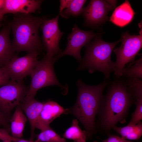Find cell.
<instances>
[{"label": "cell", "mask_w": 142, "mask_h": 142, "mask_svg": "<svg viewBox=\"0 0 142 142\" xmlns=\"http://www.w3.org/2000/svg\"><path fill=\"white\" fill-rule=\"evenodd\" d=\"M116 0H92L83 8L82 13L85 25L94 27L106 22L108 12L116 7Z\"/></svg>", "instance_id": "cell-9"}, {"label": "cell", "mask_w": 142, "mask_h": 142, "mask_svg": "<svg viewBox=\"0 0 142 142\" xmlns=\"http://www.w3.org/2000/svg\"><path fill=\"white\" fill-rule=\"evenodd\" d=\"M112 129L126 140H137L142 135V123L141 121L134 125H128L123 127L115 126Z\"/></svg>", "instance_id": "cell-18"}, {"label": "cell", "mask_w": 142, "mask_h": 142, "mask_svg": "<svg viewBox=\"0 0 142 142\" xmlns=\"http://www.w3.org/2000/svg\"><path fill=\"white\" fill-rule=\"evenodd\" d=\"M29 86L23 81L10 80L6 84L0 87V110L10 117L11 111L19 105L26 96Z\"/></svg>", "instance_id": "cell-7"}, {"label": "cell", "mask_w": 142, "mask_h": 142, "mask_svg": "<svg viewBox=\"0 0 142 142\" xmlns=\"http://www.w3.org/2000/svg\"><path fill=\"white\" fill-rule=\"evenodd\" d=\"M4 15V14L2 9H0V21L3 18Z\"/></svg>", "instance_id": "cell-31"}, {"label": "cell", "mask_w": 142, "mask_h": 142, "mask_svg": "<svg viewBox=\"0 0 142 142\" xmlns=\"http://www.w3.org/2000/svg\"><path fill=\"white\" fill-rule=\"evenodd\" d=\"M5 0H0V9L3 8L5 4Z\"/></svg>", "instance_id": "cell-30"}, {"label": "cell", "mask_w": 142, "mask_h": 142, "mask_svg": "<svg viewBox=\"0 0 142 142\" xmlns=\"http://www.w3.org/2000/svg\"><path fill=\"white\" fill-rule=\"evenodd\" d=\"M142 30L139 34L131 35L128 32L121 35V46L114 49L116 56L114 71L115 77L122 76V71L128 63L134 61L142 47Z\"/></svg>", "instance_id": "cell-6"}, {"label": "cell", "mask_w": 142, "mask_h": 142, "mask_svg": "<svg viewBox=\"0 0 142 142\" xmlns=\"http://www.w3.org/2000/svg\"><path fill=\"white\" fill-rule=\"evenodd\" d=\"M34 97L26 96L19 106L26 114L31 127L30 138L34 139L36 126L39 118L43 105Z\"/></svg>", "instance_id": "cell-13"}, {"label": "cell", "mask_w": 142, "mask_h": 142, "mask_svg": "<svg viewBox=\"0 0 142 142\" xmlns=\"http://www.w3.org/2000/svg\"><path fill=\"white\" fill-rule=\"evenodd\" d=\"M108 138L102 141V142H133L124 138L115 135L109 134ZM94 142H97L94 141Z\"/></svg>", "instance_id": "cell-25"}, {"label": "cell", "mask_w": 142, "mask_h": 142, "mask_svg": "<svg viewBox=\"0 0 142 142\" xmlns=\"http://www.w3.org/2000/svg\"><path fill=\"white\" fill-rule=\"evenodd\" d=\"M57 60L55 57H50L46 55L42 59L38 60L29 75L31 82L27 96L35 97L39 89L51 85L59 86L63 94L67 93V85H63L59 83L54 72V65Z\"/></svg>", "instance_id": "cell-5"}, {"label": "cell", "mask_w": 142, "mask_h": 142, "mask_svg": "<svg viewBox=\"0 0 142 142\" xmlns=\"http://www.w3.org/2000/svg\"><path fill=\"white\" fill-rule=\"evenodd\" d=\"M131 65L124 68L122 71V76L142 79V57L133 61Z\"/></svg>", "instance_id": "cell-22"}, {"label": "cell", "mask_w": 142, "mask_h": 142, "mask_svg": "<svg viewBox=\"0 0 142 142\" xmlns=\"http://www.w3.org/2000/svg\"><path fill=\"white\" fill-rule=\"evenodd\" d=\"M11 117L5 115L0 110V125L3 126L9 132H10Z\"/></svg>", "instance_id": "cell-24"}, {"label": "cell", "mask_w": 142, "mask_h": 142, "mask_svg": "<svg viewBox=\"0 0 142 142\" xmlns=\"http://www.w3.org/2000/svg\"><path fill=\"white\" fill-rule=\"evenodd\" d=\"M72 1V0H60L59 13L69 6Z\"/></svg>", "instance_id": "cell-28"}, {"label": "cell", "mask_w": 142, "mask_h": 142, "mask_svg": "<svg viewBox=\"0 0 142 142\" xmlns=\"http://www.w3.org/2000/svg\"><path fill=\"white\" fill-rule=\"evenodd\" d=\"M9 26L0 32V67H4L16 54L9 38Z\"/></svg>", "instance_id": "cell-16"}, {"label": "cell", "mask_w": 142, "mask_h": 142, "mask_svg": "<svg viewBox=\"0 0 142 142\" xmlns=\"http://www.w3.org/2000/svg\"><path fill=\"white\" fill-rule=\"evenodd\" d=\"M135 14L129 1L126 0L114 9L109 21L115 25L122 27L132 21Z\"/></svg>", "instance_id": "cell-15"}, {"label": "cell", "mask_w": 142, "mask_h": 142, "mask_svg": "<svg viewBox=\"0 0 142 142\" xmlns=\"http://www.w3.org/2000/svg\"><path fill=\"white\" fill-rule=\"evenodd\" d=\"M108 81L104 79L100 83L93 86L85 84L80 79L76 82L78 89L77 101L73 107L67 109L66 114H72L80 121L85 129L88 139H92L97 133L96 118Z\"/></svg>", "instance_id": "cell-2"}, {"label": "cell", "mask_w": 142, "mask_h": 142, "mask_svg": "<svg viewBox=\"0 0 142 142\" xmlns=\"http://www.w3.org/2000/svg\"><path fill=\"white\" fill-rule=\"evenodd\" d=\"M35 142H36L35 141Z\"/></svg>", "instance_id": "cell-33"}, {"label": "cell", "mask_w": 142, "mask_h": 142, "mask_svg": "<svg viewBox=\"0 0 142 142\" xmlns=\"http://www.w3.org/2000/svg\"><path fill=\"white\" fill-rule=\"evenodd\" d=\"M27 120L19 106H17L10 119V132L13 137L21 139L23 137V131Z\"/></svg>", "instance_id": "cell-17"}, {"label": "cell", "mask_w": 142, "mask_h": 142, "mask_svg": "<svg viewBox=\"0 0 142 142\" xmlns=\"http://www.w3.org/2000/svg\"><path fill=\"white\" fill-rule=\"evenodd\" d=\"M13 142H35L34 139L30 138L29 140H25L21 138L18 139L17 140L12 141Z\"/></svg>", "instance_id": "cell-29"}, {"label": "cell", "mask_w": 142, "mask_h": 142, "mask_svg": "<svg viewBox=\"0 0 142 142\" xmlns=\"http://www.w3.org/2000/svg\"><path fill=\"white\" fill-rule=\"evenodd\" d=\"M42 2L39 0H5L2 9L4 14L35 13L40 9Z\"/></svg>", "instance_id": "cell-14"}, {"label": "cell", "mask_w": 142, "mask_h": 142, "mask_svg": "<svg viewBox=\"0 0 142 142\" xmlns=\"http://www.w3.org/2000/svg\"><path fill=\"white\" fill-rule=\"evenodd\" d=\"M59 14L49 20L44 19L40 27L42 32V38L47 50V55L52 57L62 52L59 47V42L64 33L59 29Z\"/></svg>", "instance_id": "cell-11"}, {"label": "cell", "mask_w": 142, "mask_h": 142, "mask_svg": "<svg viewBox=\"0 0 142 142\" xmlns=\"http://www.w3.org/2000/svg\"><path fill=\"white\" fill-rule=\"evenodd\" d=\"M12 142V141L10 140H7L3 141L2 142Z\"/></svg>", "instance_id": "cell-32"}, {"label": "cell", "mask_w": 142, "mask_h": 142, "mask_svg": "<svg viewBox=\"0 0 142 142\" xmlns=\"http://www.w3.org/2000/svg\"><path fill=\"white\" fill-rule=\"evenodd\" d=\"M85 0H72L69 6L63 10L59 14L66 19L70 16L77 17L81 14Z\"/></svg>", "instance_id": "cell-20"}, {"label": "cell", "mask_w": 142, "mask_h": 142, "mask_svg": "<svg viewBox=\"0 0 142 142\" xmlns=\"http://www.w3.org/2000/svg\"><path fill=\"white\" fill-rule=\"evenodd\" d=\"M63 136L64 138L73 140L74 142H86L88 139L86 131L80 128L77 119L73 120L72 125L65 131Z\"/></svg>", "instance_id": "cell-19"}, {"label": "cell", "mask_w": 142, "mask_h": 142, "mask_svg": "<svg viewBox=\"0 0 142 142\" xmlns=\"http://www.w3.org/2000/svg\"><path fill=\"white\" fill-rule=\"evenodd\" d=\"M97 34L92 31H85L79 29L75 24L71 33L68 35V42L64 50L55 57L57 60L62 56L67 55L74 57L80 63L82 57L80 52L82 47L90 43Z\"/></svg>", "instance_id": "cell-10"}, {"label": "cell", "mask_w": 142, "mask_h": 142, "mask_svg": "<svg viewBox=\"0 0 142 142\" xmlns=\"http://www.w3.org/2000/svg\"><path fill=\"white\" fill-rule=\"evenodd\" d=\"M135 105V109L132 114L131 118L128 125H135L142 119V98L136 101Z\"/></svg>", "instance_id": "cell-23"}, {"label": "cell", "mask_w": 142, "mask_h": 142, "mask_svg": "<svg viewBox=\"0 0 142 142\" xmlns=\"http://www.w3.org/2000/svg\"><path fill=\"white\" fill-rule=\"evenodd\" d=\"M43 105L36 128L43 131L50 127V124L63 114H66L64 109L57 103L50 100L43 102Z\"/></svg>", "instance_id": "cell-12"}, {"label": "cell", "mask_w": 142, "mask_h": 142, "mask_svg": "<svg viewBox=\"0 0 142 142\" xmlns=\"http://www.w3.org/2000/svg\"><path fill=\"white\" fill-rule=\"evenodd\" d=\"M39 54L33 52L21 57L16 54L4 66L9 79L23 81L24 78L29 76L38 60Z\"/></svg>", "instance_id": "cell-8"}, {"label": "cell", "mask_w": 142, "mask_h": 142, "mask_svg": "<svg viewBox=\"0 0 142 142\" xmlns=\"http://www.w3.org/2000/svg\"><path fill=\"white\" fill-rule=\"evenodd\" d=\"M120 42L121 39L113 42H107L97 35L85 46V55L77 70H88L90 73L100 71L104 74L105 79L109 80L111 73L115 68V63L111 58V53Z\"/></svg>", "instance_id": "cell-4"}, {"label": "cell", "mask_w": 142, "mask_h": 142, "mask_svg": "<svg viewBox=\"0 0 142 142\" xmlns=\"http://www.w3.org/2000/svg\"><path fill=\"white\" fill-rule=\"evenodd\" d=\"M10 80L4 67H0V87L7 84Z\"/></svg>", "instance_id": "cell-26"}, {"label": "cell", "mask_w": 142, "mask_h": 142, "mask_svg": "<svg viewBox=\"0 0 142 142\" xmlns=\"http://www.w3.org/2000/svg\"><path fill=\"white\" fill-rule=\"evenodd\" d=\"M14 14L9 24L13 36L12 44L13 50L18 52L39 53L42 49V46L38 31L44 19L31 14Z\"/></svg>", "instance_id": "cell-3"}, {"label": "cell", "mask_w": 142, "mask_h": 142, "mask_svg": "<svg viewBox=\"0 0 142 142\" xmlns=\"http://www.w3.org/2000/svg\"><path fill=\"white\" fill-rule=\"evenodd\" d=\"M135 102L125 80L121 77H115L103 95L100 104L95 121L97 132L110 134L118 123L126 122L129 109Z\"/></svg>", "instance_id": "cell-1"}, {"label": "cell", "mask_w": 142, "mask_h": 142, "mask_svg": "<svg viewBox=\"0 0 142 142\" xmlns=\"http://www.w3.org/2000/svg\"><path fill=\"white\" fill-rule=\"evenodd\" d=\"M36 142H66L51 127L41 131L37 136Z\"/></svg>", "instance_id": "cell-21"}, {"label": "cell", "mask_w": 142, "mask_h": 142, "mask_svg": "<svg viewBox=\"0 0 142 142\" xmlns=\"http://www.w3.org/2000/svg\"><path fill=\"white\" fill-rule=\"evenodd\" d=\"M8 131L5 128H0V140L4 141L10 140L13 141L18 139H16L10 135Z\"/></svg>", "instance_id": "cell-27"}]
</instances>
